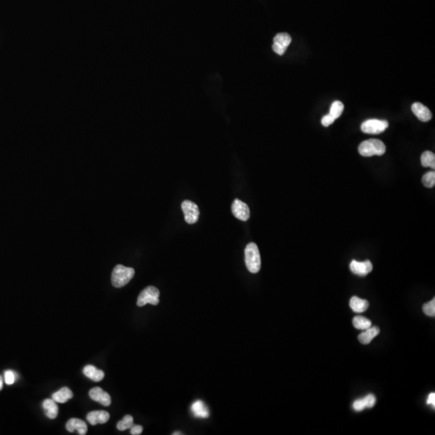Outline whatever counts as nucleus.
<instances>
[{
    "mask_svg": "<svg viewBox=\"0 0 435 435\" xmlns=\"http://www.w3.org/2000/svg\"><path fill=\"white\" fill-rule=\"evenodd\" d=\"M386 145L377 139H370L362 142L359 146V152L361 156H382L386 153Z\"/></svg>",
    "mask_w": 435,
    "mask_h": 435,
    "instance_id": "f257e3e1",
    "label": "nucleus"
},
{
    "mask_svg": "<svg viewBox=\"0 0 435 435\" xmlns=\"http://www.w3.org/2000/svg\"><path fill=\"white\" fill-rule=\"evenodd\" d=\"M245 263L250 273H257L260 271L261 266L260 251L255 242H250L245 248Z\"/></svg>",
    "mask_w": 435,
    "mask_h": 435,
    "instance_id": "f03ea898",
    "label": "nucleus"
},
{
    "mask_svg": "<svg viewBox=\"0 0 435 435\" xmlns=\"http://www.w3.org/2000/svg\"><path fill=\"white\" fill-rule=\"evenodd\" d=\"M135 275L134 269L118 264L113 270L111 283L115 288H122L129 283Z\"/></svg>",
    "mask_w": 435,
    "mask_h": 435,
    "instance_id": "7ed1b4c3",
    "label": "nucleus"
},
{
    "mask_svg": "<svg viewBox=\"0 0 435 435\" xmlns=\"http://www.w3.org/2000/svg\"><path fill=\"white\" fill-rule=\"evenodd\" d=\"M159 297H160V291L158 289L154 286H148L141 292V294L139 295L137 305L142 307L147 304L158 305Z\"/></svg>",
    "mask_w": 435,
    "mask_h": 435,
    "instance_id": "20e7f679",
    "label": "nucleus"
},
{
    "mask_svg": "<svg viewBox=\"0 0 435 435\" xmlns=\"http://www.w3.org/2000/svg\"><path fill=\"white\" fill-rule=\"evenodd\" d=\"M387 128H388L387 121L381 119H368L361 124V131L366 134H381Z\"/></svg>",
    "mask_w": 435,
    "mask_h": 435,
    "instance_id": "39448f33",
    "label": "nucleus"
},
{
    "mask_svg": "<svg viewBox=\"0 0 435 435\" xmlns=\"http://www.w3.org/2000/svg\"><path fill=\"white\" fill-rule=\"evenodd\" d=\"M182 210L185 214V220L189 224L197 223L199 218L198 206L190 200H186L182 203Z\"/></svg>",
    "mask_w": 435,
    "mask_h": 435,
    "instance_id": "423d86ee",
    "label": "nucleus"
},
{
    "mask_svg": "<svg viewBox=\"0 0 435 435\" xmlns=\"http://www.w3.org/2000/svg\"><path fill=\"white\" fill-rule=\"evenodd\" d=\"M291 42L292 38L288 33H278L273 39V50L277 54L282 56L286 52Z\"/></svg>",
    "mask_w": 435,
    "mask_h": 435,
    "instance_id": "0eeeda50",
    "label": "nucleus"
},
{
    "mask_svg": "<svg viewBox=\"0 0 435 435\" xmlns=\"http://www.w3.org/2000/svg\"><path fill=\"white\" fill-rule=\"evenodd\" d=\"M232 214L236 219L247 221L250 218V210L247 204L241 200L236 199L233 201L232 206Z\"/></svg>",
    "mask_w": 435,
    "mask_h": 435,
    "instance_id": "6e6552de",
    "label": "nucleus"
},
{
    "mask_svg": "<svg viewBox=\"0 0 435 435\" xmlns=\"http://www.w3.org/2000/svg\"><path fill=\"white\" fill-rule=\"evenodd\" d=\"M350 269L355 275L365 277L373 271V266L370 260L359 262L357 260H353L350 264Z\"/></svg>",
    "mask_w": 435,
    "mask_h": 435,
    "instance_id": "1a4fd4ad",
    "label": "nucleus"
},
{
    "mask_svg": "<svg viewBox=\"0 0 435 435\" xmlns=\"http://www.w3.org/2000/svg\"><path fill=\"white\" fill-rule=\"evenodd\" d=\"M89 395L92 400L100 403L103 406H109L111 405V396L107 392H104L101 387H94L90 391Z\"/></svg>",
    "mask_w": 435,
    "mask_h": 435,
    "instance_id": "9d476101",
    "label": "nucleus"
},
{
    "mask_svg": "<svg viewBox=\"0 0 435 435\" xmlns=\"http://www.w3.org/2000/svg\"><path fill=\"white\" fill-rule=\"evenodd\" d=\"M411 109L416 117L422 122H428L432 119V113L430 109L420 102H414Z\"/></svg>",
    "mask_w": 435,
    "mask_h": 435,
    "instance_id": "9b49d317",
    "label": "nucleus"
},
{
    "mask_svg": "<svg viewBox=\"0 0 435 435\" xmlns=\"http://www.w3.org/2000/svg\"><path fill=\"white\" fill-rule=\"evenodd\" d=\"M87 418L90 424L96 426L97 424H104L108 422L110 419V414L108 412L97 410L89 413L87 414Z\"/></svg>",
    "mask_w": 435,
    "mask_h": 435,
    "instance_id": "f8f14e48",
    "label": "nucleus"
},
{
    "mask_svg": "<svg viewBox=\"0 0 435 435\" xmlns=\"http://www.w3.org/2000/svg\"><path fill=\"white\" fill-rule=\"evenodd\" d=\"M376 404V396L373 394H368L364 398L358 399L353 403V409L355 411H363L366 408H373Z\"/></svg>",
    "mask_w": 435,
    "mask_h": 435,
    "instance_id": "ddd939ff",
    "label": "nucleus"
},
{
    "mask_svg": "<svg viewBox=\"0 0 435 435\" xmlns=\"http://www.w3.org/2000/svg\"><path fill=\"white\" fill-rule=\"evenodd\" d=\"M66 429L69 432H74L78 431V434L81 435H85L87 433L88 427L84 421L80 420L78 418H71L66 423Z\"/></svg>",
    "mask_w": 435,
    "mask_h": 435,
    "instance_id": "4468645a",
    "label": "nucleus"
},
{
    "mask_svg": "<svg viewBox=\"0 0 435 435\" xmlns=\"http://www.w3.org/2000/svg\"><path fill=\"white\" fill-rule=\"evenodd\" d=\"M191 411L193 416L198 418H207L210 416L208 408L203 401H196L191 405Z\"/></svg>",
    "mask_w": 435,
    "mask_h": 435,
    "instance_id": "2eb2a0df",
    "label": "nucleus"
},
{
    "mask_svg": "<svg viewBox=\"0 0 435 435\" xmlns=\"http://www.w3.org/2000/svg\"><path fill=\"white\" fill-rule=\"evenodd\" d=\"M380 332H381V331H380L379 327H369L368 329L364 330V332H362L359 335V337H358L359 342L363 343V344H368V343H370L372 342V340L373 338H376L379 335Z\"/></svg>",
    "mask_w": 435,
    "mask_h": 435,
    "instance_id": "dca6fc26",
    "label": "nucleus"
},
{
    "mask_svg": "<svg viewBox=\"0 0 435 435\" xmlns=\"http://www.w3.org/2000/svg\"><path fill=\"white\" fill-rule=\"evenodd\" d=\"M44 410L45 414L50 419H55L58 414V406L56 405V401L51 399H46L43 402Z\"/></svg>",
    "mask_w": 435,
    "mask_h": 435,
    "instance_id": "f3484780",
    "label": "nucleus"
},
{
    "mask_svg": "<svg viewBox=\"0 0 435 435\" xmlns=\"http://www.w3.org/2000/svg\"><path fill=\"white\" fill-rule=\"evenodd\" d=\"M83 373L86 377H88L91 381L98 382L102 381L104 378V373L102 370L97 369L93 365H87L83 369Z\"/></svg>",
    "mask_w": 435,
    "mask_h": 435,
    "instance_id": "a211bd4d",
    "label": "nucleus"
},
{
    "mask_svg": "<svg viewBox=\"0 0 435 435\" xmlns=\"http://www.w3.org/2000/svg\"><path fill=\"white\" fill-rule=\"evenodd\" d=\"M369 303L367 300L354 296L350 300V307L355 313H363L368 310Z\"/></svg>",
    "mask_w": 435,
    "mask_h": 435,
    "instance_id": "6ab92c4d",
    "label": "nucleus"
},
{
    "mask_svg": "<svg viewBox=\"0 0 435 435\" xmlns=\"http://www.w3.org/2000/svg\"><path fill=\"white\" fill-rule=\"evenodd\" d=\"M74 394L71 390L68 387H64L61 389L52 394V400L58 403H65L69 401V399L73 398Z\"/></svg>",
    "mask_w": 435,
    "mask_h": 435,
    "instance_id": "aec40b11",
    "label": "nucleus"
},
{
    "mask_svg": "<svg viewBox=\"0 0 435 435\" xmlns=\"http://www.w3.org/2000/svg\"><path fill=\"white\" fill-rule=\"evenodd\" d=\"M352 323L355 328L357 330H362V331H364V330L372 327V322L368 318L363 316H355V318H353Z\"/></svg>",
    "mask_w": 435,
    "mask_h": 435,
    "instance_id": "412c9836",
    "label": "nucleus"
},
{
    "mask_svg": "<svg viewBox=\"0 0 435 435\" xmlns=\"http://www.w3.org/2000/svg\"><path fill=\"white\" fill-rule=\"evenodd\" d=\"M421 163L423 167H431L435 169V155L431 151H426L421 156Z\"/></svg>",
    "mask_w": 435,
    "mask_h": 435,
    "instance_id": "4be33fe9",
    "label": "nucleus"
},
{
    "mask_svg": "<svg viewBox=\"0 0 435 435\" xmlns=\"http://www.w3.org/2000/svg\"><path fill=\"white\" fill-rule=\"evenodd\" d=\"M343 109H344V105L342 102L335 101L331 106L329 115H332L334 119H337L342 115Z\"/></svg>",
    "mask_w": 435,
    "mask_h": 435,
    "instance_id": "5701e85b",
    "label": "nucleus"
},
{
    "mask_svg": "<svg viewBox=\"0 0 435 435\" xmlns=\"http://www.w3.org/2000/svg\"><path fill=\"white\" fill-rule=\"evenodd\" d=\"M133 418L131 415H126L123 420L118 422L117 428L119 431H124L130 429L133 426Z\"/></svg>",
    "mask_w": 435,
    "mask_h": 435,
    "instance_id": "b1692460",
    "label": "nucleus"
},
{
    "mask_svg": "<svg viewBox=\"0 0 435 435\" xmlns=\"http://www.w3.org/2000/svg\"><path fill=\"white\" fill-rule=\"evenodd\" d=\"M422 183L427 188H432L435 185V172L431 171L422 177Z\"/></svg>",
    "mask_w": 435,
    "mask_h": 435,
    "instance_id": "393cba45",
    "label": "nucleus"
},
{
    "mask_svg": "<svg viewBox=\"0 0 435 435\" xmlns=\"http://www.w3.org/2000/svg\"><path fill=\"white\" fill-rule=\"evenodd\" d=\"M422 310L425 314L427 316L435 317V298L432 299L431 301L423 305Z\"/></svg>",
    "mask_w": 435,
    "mask_h": 435,
    "instance_id": "a878e982",
    "label": "nucleus"
},
{
    "mask_svg": "<svg viewBox=\"0 0 435 435\" xmlns=\"http://www.w3.org/2000/svg\"><path fill=\"white\" fill-rule=\"evenodd\" d=\"M4 381L5 383L9 386L13 385L15 383V373L11 370L5 371L4 373Z\"/></svg>",
    "mask_w": 435,
    "mask_h": 435,
    "instance_id": "bb28decb",
    "label": "nucleus"
},
{
    "mask_svg": "<svg viewBox=\"0 0 435 435\" xmlns=\"http://www.w3.org/2000/svg\"><path fill=\"white\" fill-rule=\"evenodd\" d=\"M335 120L336 119H334L332 115L328 114V115L323 116V119H322V124L324 127H329L330 125H332L333 124Z\"/></svg>",
    "mask_w": 435,
    "mask_h": 435,
    "instance_id": "cd10ccee",
    "label": "nucleus"
},
{
    "mask_svg": "<svg viewBox=\"0 0 435 435\" xmlns=\"http://www.w3.org/2000/svg\"><path fill=\"white\" fill-rule=\"evenodd\" d=\"M130 429L131 434L132 435H141L142 432H143V427H141V426H139V425H133Z\"/></svg>",
    "mask_w": 435,
    "mask_h": 435,
    "instance_id": "c85d7f7f",
    "label": "nucleus"
},
{
    "mask_svg": "<svg viewBox=\"0 0 435 435\" xmlns=\"http://www.w3.org/2000/svg\"><path fill=\"white\" fill-rule=\"evenodd\" d=\"M427 404L428 405H433V407L435 408V392H431L430 395H429L428 398H427Z\"/></svg>",
    "mask_w": 435,
    "mask_h": 435,
    "instance_id": "c756f323",
    "label": "nucleus"
},
{
    "mask_svg": "<svg viewBox=\"0 0 435 435\" xmlns=\"http://www.w3.org/2000/svg\"><path fill=\"white\" fill-rule=\"evenodd\" d=\"M2 387H3V380H2V377L0 375V391L2 389Z\"/></svg>",
    "mask_w": 435,
    "mask_h": 435,
    "instance_id": "7c9ffc66",
    "label": "nucleus"
},
{
    "mask_svg": "<svg viewBox=\"0 0 435 435\" xmlns=\"http://www.w3.org/2000/svg\"><path fill=\"white\" fill-rule=\"evenodd\" d=\"M173 435H182V433H181V432H178V431H177V432H175V433H173Z\"/></svg>",
    "mask_w": 435,
    "mask_h": 435,
    "instance_id": "2f4dec72",
    "label": "nucleus"
}]
</instances>
